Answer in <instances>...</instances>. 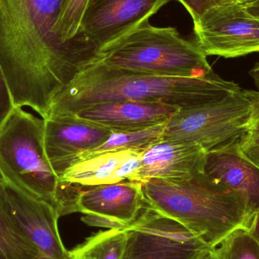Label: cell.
Returning <instances> with one entry per match:
<instances>
[{
	"mask_svg": "<svg viewBox=\"0 0 259 259\" xmlns=\"http://www.w3.org/2000/svg\"><path fill=\"white\" fill-rule=\"evenodd\" d=\"M65 0H0V66L15 107L47 118L53 100L84 66L54 28Z\"/></svg>",
	"mask_w": 259,
	"mask_h": 259,
	"instance_id": "obj_1",
	"label": "cell"
},
{
	"mask_svg": "<svg viewBox=\"0 0 259 259\" xmlns=\"http://www.w3.org/2000/svg\"><path fill=\"white\" fill-rule=\"evenodd\" d=\"M241 91L237 83L224 80L214 72L196 78L160 77L96 62L56 96L47 118L71 116L90 106L116 101L196 109L219 103Z\"/></svg>",
	"mask_w": 259,
	"mask_h": 259,
	"instance_id": "obj_2",
	"label": "cell"
},
{
	"mask_svg": "<svg viewBox=\"0 0 259 259\" xmlns=\"http://www.w3.org/2000/svg\"><path fill=\"white\" fill-rule=\"evenodd\" d=\"M142 190L152 209L198 234L211 248L248 225L241 198L205 173L181 182L150 180L142 183Z\"/></svg>",
	"mask_w": 259,
	"mask_h": 259,
	"instance_id": "obj_3",
	"label": "cell"
},
{
	"mask_svg": "<svg viewBox=\"0 0 259 259\" xmlns=\"http://www.w3.org/2000/svg\"><path fill=\"white\" fill-rule=\"evenodd\" d=\"M97 62L160 77L196 78L214 73L196 41L184 39L174 27H154L149 21L100 52Z\"/></svg>",
	"mask_w": 259,
	"mask_h": 259,
	"instance_id": "obj_4",
	"label": "cell"
},
{
	"mask_svg": "<svg viewBox=\"0 0 259 259\" xmlns=\"http://www.w3.org/2000/svg\"><path fill=\"white\" fill-rule=\"evenodd\" d=\"M44 130L45 119L14 108L0 127V180L57 211L61 181L47 158Z\"/></svg>",
	"mask_w": 259,
	"mask_h": 259,
	"instance_id": "obj_5",
	"label": "cell"
},
{
	"mask_svg": "<svg viewBox=\"0 0 259 259\" xmlns=\"http://www.w3.org/2000/svg\"><path fill=\"white\" fill-rule=\"evenodd\" d=\"M249 114L250 105L242 90L214 104L181 109L165 124L161 140L196 143L208 152L246 134Z\"/></svg>",
	"mask_w": 259,
	"mask_h": 259,
	"instance_id": "obj_6",
	"label": "cell"
},
{
	"mask_svg": "<svg viewBox=\"0 0 259 259\" xmlns=\"http://www.w3.org/2000/svg\"><path fill=\"white\" fill-rule=\"evenodd\" d=\"M171 0H89L74 45L91 63Z\"/></svg>",
	"mask_w": 259,
	"mask_h": 259,
	"instance_id": "obj_7",
	"label": "cell"
},
{
	"mask_svg": "<svg viewBox=\"0 0 259 259\" xmlns=\"http://www.w3.org/2000/svg\"><path fill=\"white\" fill-rule=\"evenodd\" d=\"M126 230L123 259H201L212 249L198 234L149 205Z\"/></svg>",
	"mask_w": 259,
	"mask_h": 259,
	"instance_id": "obj_8",
	"label": "cell"
},
{
	"mask_svg": "<svg viewBox=\"0 0 259 259\" xmlns=\"http://www.w3.org/2000/svg\"><path fill=\"white\" fill-rule=\"evenodd\" d=\"M194 24L196 44L208 56L237 58L259 53V20L238 0H223Z\"/></svg>",
	"mask_w": 259,
	"mask_h": 259,
	"instance_id": "obj_9",
	"label": "cell"
},
{
	"mask_svg": "<svg viewBox=\"0 0 259 259\" xmlns=\"http://www.w3.org/2000/svg\"><path fill=\"white\" fill-rule=\"evenodd\" d=\"M147 205L142 183L126 181L94 187L81 186L74 213L85 214L82 220L91 226L125 228L137 220Z\"/></svg>",
	"mask_w": 259,
	"mask_h": 259,
	"instance_id": "obj_10",
	"label": "cell"
},
{
	"mask_svg": "<svg viewBox=\"0 0 259 259\" xmlns=\"http://www.w3.org/2000/svg\"><path fill=\"white\" fill-rule=\"evenodd\" d=\"M112 133L74 115L45 119L46 153L56 176L60 178L80 155L103 145Z\"/></svg>",
	"mask_w": 259,
	"mask_h": 259,
	"instance_id": "obj_11",
	"label": "cell"
},
{
	"mask_svg": "<svg viewBox=\"0 0 259 259\" xmlns=\"http://www.w3.org/2000/svg\"><path fill=\"white\" fill-rule=\"evenodd\" d=\"M206 155L207 151L196 143L160 140L143 152L132 181H187L204 173Z\"/></svg>",
	"mask_w": 259,
	"mask_h": 259,
	"instance_id": "obj_12",
	"label": "cell"
},
{
	"mask_svg": "<svg viewBox=\"0 0 259 259\" xmlns=\"http://www.w3.org/2000/svg\"><path fill=\"white\" fill-rule=\"evenodd\" d=\"M3 184L11 209L39 252V259H72L59 234L60 216L56 208Z\"/></svg>",
	"mask_w": 259,
	"mask_h": 259,
	"instance_id": "obj_13",
	"label": "cell"
},
{
	"mask_svg": "<svg viewBox=\"0 0 259 259\" xmlns=\"http://www.w3.org/2000/svg\"><path fill=\"white\" fill-rule=\"evenodd\" d=\"M238 140L207 152L204 173L241 198L249 224L259 210V166L245 155Z\"/></svg>",
	"mask_w": 259,
	"mask_h": 259,
	"instance_id": "obj_14",
	"label": "cell"
},
{
	"mask_svg": "<svg viewBox=\"0 0 259 259\" xmlns=\"http://www.w3.org/2000/svg\"><path fill=\"white\" fill-rule=\"evenodd\" d=\"M180 110L162 103L116 101L90 106L74 116L112 133H127L167 124Z\"/></svg>",
	"mask_w": 259,
	"mask_h": 259,
	"instance_id": "obj_15",
	"label": "cell"
},
{
	"mask_svg": "<svg viewBox=\"0 0 259 259\" xmlns=\"http://www.w3.org/2000/svg\"><path fill=\"white\" fill-rule=\"evenodd\" d=\"M145 151L121 150L94 155L71 165L59 180L82 187L132 181Z\"/></svg>",
	"mask_w": 259,
	"mask_h": 259,
	"instance_id": "obj_16",
	"label": "cell"
},
{
	"mask_svg": "<svg viewBox=\"0 0 259 259\" xmlns=\"http://www.w3.org/2000/svg\"><path fill=\"white\" fill-rule=\"evenodd\" d=\"M39 258V252L11 209L0 180V259Z\"/></svg>",
	"mask_w": 259,
	"mask_h": 259,
	"instance_id": "obj_17",
	"label": "cell"
},
{
	"mask_svg": "<svg viewBox=\"0 0 259 259\" xmlns=\"http://www.w3.org/2000/svg\"><path fill=\"white\" fill-rule=\"evenodd\" d=\"M127 240L125 228L97 233L71 251L72 259H123Z\"/></svg>",
	"mask_w": 259,
	"mask_h": 259,
	"instance_id": "obj_18",
	"label": "cell"
},
{
	"mask_svg": "<svg viewBox=\"0 0 259 259\" xmlns=\"http://www.w3.org/2000/svg\"><path fill=\"white\" fill-rule=\"evenodd\" d=\"M165 124L134 132L112 133L110 137L103 145L91 152L80 155L77 162L104 152L121 150H146L152 145L162 140Z\"/></svg>",
	"mask_w": 259,
	"mask_h": 259,
	"instance_id": "obj_19",
	"label": "cell"
},
{
	"mask_svg": "<svg viewBox=\"0 0 259 259\" xmlns=\"http://www.w3.org/2000/svg\"><path fill=\"white\" fill-rule=\"evenodd\" d=\"M88 1L89 0H65L54 28L58 39L72 53L84 68L90 63L80 54L74 41Z\"/></svg>",
	"mask_w": 259,
	"mask_h": 259,
	"instance_id": "obj_20",
	"label": "cell"
},
{
	"mask_svg": "<svg viewBox=\"0 0 259 259\" xmlns=\"http://www.w3.org/2000/svg\"><path fill=\"white\" fill-rule=\"evenodd\" d=\"M219 259H259V244L246 228H240L212 248Z\"/></svg>",
	"mask_w": 259,
	"mask_h": 259,
	"instance_id": "obj_21",
	"label": "cell"
},
{
	"mask_svg": "<svg viewBox=\"0 0 259 259\" xmlns=\"http://www.w3.org/2000/svg\"><path fill=\"white\" fill-rule=\"evenodd\" d=\"M15 107L12 93L0 66V127L4 124Z\"/></svg>",
	"mask_w": 259,
	"mask_h": 259,
	"instance_id": "obj_22",
	"label": "cell"
},
{
	"mask_svg": "<svg viewBox=\"0 0 259 259\" xmlns=\"http://www.w3.org/2000/svg\"><path fill=\"white\" fill-rule=\"evenodd\" d=\"M243 93L250 105V114L246 134L259 135V91L243 90Z\"/></svg>",
	"mask_w": 259,
	"mask_h": 259,
	"instance_id": "obj_23",
	"label": "cell"
},
{
	"mask_svg": "<svg viewBox=\"0 0 259 259\" xmlns=\"http://www.w3.org/2000/svg\"><path fill=\"white\" fill-rule=\"evenodd\" d=\"M178 1L187 9V12L193 18V23L197 21L207 9L219 3L218 0H178Z\"/></svg>",
	"mask_w": 259,
	"mask_h": 259,
	"instance_id": "obj_24",
	"label": "cell"
},
{
	"mask_svg": "<svg viewBox=\"0 0 259 259\" xmlns=\"http://www.w3.org/2000/svg\"><path fill=\"white\" fill-rule=\"evenodd\" d=\"M238 142L245 155L259 166V135L246 134Z\"/></svg>",
	"mask_w": 259,
	"mask_h": 259,
	"instance_id": "obj_25",
	"label": "cell"
},
{
	"mask_svg": "<svg viewBox=\"0 0 259 259\" xmlns=\"http://www.w3.org/2000/svg\"><path fill=\"white\" fill-rule=\"evenodd\" d=\"M246 228L259 244V210L252 216Z\"/></svg>",
	"mask_w": 259,
	"mask_h": 259,
	"instance_id": "obj_26",
	"label": "cell"
},
{
	"mask_svg": "<svg viewBox=\"0 0 259 259\" xmlns=\"http://www.w3.org/2000/svg\"><path fill=\"white\" fill-rule=\"evenodd\" d=\"M245 10L259 20V0H240Z\"/></svg>",
	"mask_w": 259,
	"mask_h": 259,
	"instance_id": "obj_27",
	"label": "cell"
},
{
	"mask_svg": "<svg viewBox=\"0 0 259 259\" xmlns=\"http://www.w3.org/2000/svg\"><path fill=\"white\" fill-rule=\"evenodd\" d=\"M249 75L253 79L254 83L259 91V62L249 71Z\"/></svg>",
	"mask_w": 259,
	"mask_h": 259,
	"instance_id": "obj_28",
	"label": "cell"
},
{
	"mask_svg": "<svg viewBox=\"0 0 259 259\" xmlns=\"http://www.w3.org/2000/svg\"><path fill=\"white\" fill-rule=\"evenodd\" d=\"M201 259H219L218 258L217 255L214 253V251L212 250V249L206 254V255H204Z\"/></svg>",
	"mask_w": 259,
	"mask_h": 259,
	"instance_id": "obj_29",
	"label": "cell"
},
{
	"mask_svg": "<svg viewBox=\"0 0 259 259\" xmlns=\"http://www.w3.org/2000/svg\"><path fill=\"white\" fill-rule=\"evenodd\" d=\"M219 1V3H220V2L223 1V0H218Z\"/></svg>",
	"mask_w": 259,
	"mask_h": 259,
	"instance_id": "obj_30",
	"label": "cell"
},
{
	"mask_svg": "<svg viewBox=\"0 0 259 259\" xmlns=\"http://www.w3.org/2000/svg\"><path fill=\"white\" fill-rule=\"evenodd\" d=\"M238 1H240V0H238Z\"/></svg>",
	"mask_w": 259,
	"mask_h": 259,
	"instance_id": "obj_31",
	"label": "cell"
}]
</instances>
